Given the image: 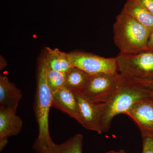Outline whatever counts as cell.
Wrapping results in <instances>:
<instances>
[{
	"label": "cell",
	"mask_w": 153,
	"mask_h": 153,
	"mask_svg": "<svg viewBox=\"0 0 153 153\" xmlns=\"http://www.w3.org/2000/svg\"><path fill=\"white\" fill-rule=\"evenodd\" d=\"M124 80L119 72L89 75L86 85L77 94L92 103H105L112 98Z\"/></svg>",
	"instance_id": "5"
},
{
	"label": "cell",
	"mask_w": 153,
	"mask_h": 153,
	"mask_svg": "<svg viewBox=\"0 0 153 153\" xmlns=\"http://www.w3.org/2000/svg\"><path fill=\"white\" fill-rule=\"evenodd\" d=\"M104 153H128L123 150L121 149L118 151H110Z\"/></svg>",
	"instance_id": "21"
},
{
	"label": "cell",
	"mask_w": 153,
	"mask_h": 153,
	"mask_svg": "<svg viewBox=\"0 0 153 153\" xmlns=\"http://www.w3.org/2000/svg\"><path fill=\"white\" fill-rule=\"evenodd\" d=\"M118 72L129 82L153 79V52L120 53L116 57Z\"/></svg>",
	"instance_id": "4"
},
{
	"label": "cell",
	"mask_w": 153,
	"mask_h": 153,
	"mask_svg": "<svg viewBox=\"0 0 153 153\" xmlns=\"http://www.w3.org/2000/svg\"><path fill=\"white\" fill-rule=\"evenodd\" d=\"M23 126V120L10 110L0 108V140L18 135Z\"/></svg>",
	"instance_id": "12"
},
{
	"label": "cell",
	"mask_w": 153,
	"mask_h": 153,
	"mask_svg": "<svg viewBox=\"0 0 153 153\" xmlns=\"http://www.w3.org/2000/svg\"><path fill=\"white\" fill-rule=\"evenodd\" d=\"M47 55L44 58L47 68L51 70L66 72L73 67L68 59L67 53L61 52L57 48L46 47Z\"/></svg>",
	"instance_id": "14"
},
{
	"label": "cell",
	"mask_w": 153,
	"mask_h": 153,
	"mask_svg": "<svg viewBox=\"0 0 153 153\" xmlns=\"http://www.w3.org/2000/svg\"><path fill=\"white\" fill-rule=\"evenodd\" d=\"M67 56L72 66L89 75L118 72L116 57H105L79 51L67 53Z\"/></svg>",
	"instance_id": "6"
},
{
	"label": "cell",
	"mask_w": 153,
	"mask_h": 153,
	"mask_svg": "<svg viewBox=\"0 0 153 153\" xmlns=\"http://www.w3.org/2000/svg\"><path fill=\"white\" fill-rule=\"evenodd\" d=\"M142 153H153V137H143Z\"/></svg>",
	"instance_id": "17"
},
{
	"label": "cell",
	"mask_w": 153,
	"mask_h": 153,
	"mask_svg": "<svg viewBox=\"0 0 153 153\" xmlns=\"http://www.w3.org/2000/svg\"><path fill=\"white\" fill-rule=\"evenodd\" d=\"M22 97L21 91L7 76L0 75V108L16 112Z\"/></svg>",
	"instance_id": "10"
},
{
	"label": "cell",
	"mask_w": 153,
	"mask_h": 153,
	"mask_svg": "<svg viewBox=\"0 0 153 153\" xmlns=\"http://www.w3.org/2000/svg\"><path fill=\"white\" fill-rule=\"evenodd\" d=\"M133 83L141 85L150 90L153 91V79L139 81V82H133Z\"/></svg>",
	"instance_id": "18"
},
{
	"label": "cell",
	"mask_w": 153,
	"mask_h": 153,
	"mask_svg": "<svg viewBox=\"0 0 153 153\" xmlns=\"http://www.w3.org/2000/svg\"><path fill=\"white\" fill-rule=\"evenodd\" d=\"M153 91L125 79L112 98L103 103L102 115V133L109 129L113 118L117 115L126 114L134 103L152 97Z\"/></svg>",
	"instance_id": "2"
},
{
	"label": "cell",
	"mask_w": 153,
	"mask_h": 153,
	"mask_svg": "<svg viewBox=\"0 0 153 153\" xmlns=\"http://www.w3.org/2000/svg\"><path fill=\"white\" fill-rule=\"evenodd\" d=\"M123 10L151 31L153 30V15L138 0H127Z\"/></svg>",
	"instance_id": "13"
},
{
	"label": "cell",
	"mask_w": 153,
	"mask_h": 153,
	"mask_svg": "<svg viewBox=\"0 0 153 153\" xmlns=\"http://www.w3.org/2000/svg\"><path fill=\"white\" fill-rule=\"evenodd\" d=\"M47 65L44 59L38 66L35 95V113L38 127V135L33 146H41L52 139L49 130V116L52 107V91L47 82Z\"/></svg>",
	"instance_id": "3"
},
{
	"label": "cell",
	"mask_w": 153,
	"mask_h": 153,
	"mask_svg": "<svg viewBox=\"0 0 153 153\" xmlns=\"http://www.w3.org/2000/svg\"><path fill=\"white\" fill-rule=\"evenodd\" d=\"M83 137L77 134L60 144L52 140L48 145L33 149L36 153H82Z\"/></svg>",
	"instance_id": "11"
},
{
	"label": "cell",
	"mask_w": 153,
	"mask_h": 153,
	"mask_svg": "<svg viewBox=\"0 0 153 153\" xmlns=\"http://www.w3.org/2000/svg\"><path fill=\"white\" fill-rule=\"evenodd\" d=\"M125 114L136 124L142 137H153V100L152 97L136 102Z\"/></svg>",
	"instance_id": "7"
},
{
	"label": "cell",
	"mask_w": 153,
	"mask_h": 153,
	"mask_svg": "<svg viewBox=\"0 0 153 153\" xmlns=\"http://www.w3.org/2000/svg\"><path fill=\"white\" fill-rule=\"evenodd\" d=\"M151 32L122 10L114 24V41L120 53H137L146 51Z\"/></svg>",
	"instance_id": "1"
},
{
	"label": "cell",
	"mask_w": 153,
	"mask_h": 153,
	"mask_svg": "<svg viewBox=\"0 0 153 153\" xmlns=\"http://www.w3.org/2000/svg\"><path fill=\"white\" fill-rule=\"evenodd\" d=\"M47 82L52 92L64 86L66 72H60L49 69L47 67Z\"/></svg>",
	"instance_id": "16"
},
{
	"label": "cell",
	"mask_w": 153,
	"mask_h": 153,
	"mask_svg": "<svg viewBox=\"0 0 153 153\" xmlns=\"http://www.w3.org/2000/svg\"><path fill=\"white\" fill-rule=\"evenodd\" d=\"M89 75L76 67H71L66 72L64 87L78 93L87 83Z\"/></svg>",
	"instance_id": "15"
},
{
	"label": "cell",
	"mask_w": 153,
	"mask_h": 153,
	"mask_svg": "<svg viewBox=\"0 0 153 153\" xmlns=\"http://www.w3.org/2000/svg\"><path fill=\"white\" fill-rule=\"evenodd\" d=\"M152 99L153 100V93H152Z\"/></svg>",
	"instance_id": "22"
},
{
	"label": "cell",
	"mask_w": 153,
	"mask_h": 153,
	"mask_svg": "<svg viewBox=\"0 0 153 153\" xmlns=\"http://www.w3.org/2000/svg\"><path fill=\"white\" fill-rule=\"evenodd\" d=\"M153 15V0H138Z\"/></svg>",
	"instance_id": "19"
},
{
	"label": "cell",
	"mask_w": 153,
	"mask_h": 153,
	"mask_svg": "<svg viewBox=\"0 0 153 153\" xmlns=\"http://www.w3.org/2000/svg\"><path fill=\"white\" fill-rule=\"evenodd\" d=\"M146 50L153 52V30L151 31L150 34Z\"/></svg>",
	"instance_id": "20"
},
{
	"label": "cell",
	"mask_w": 153,
	"mask_h": 153,
	"mask_svg": "<svg viewBox=\"0 0 153 153\" xmlns=\"http://www.w3.org/2000/svg\"><path fill=\"white\" fill-rule=\"evenodd\" d=\"M78 103L79 123L88 130L103 133L101 125L103 103H94L88 101L78 94L74 93Z\"/></svg>",
	"instance_id": "8"
},
{
	"label": "cell",
	"mask_w": 153,
	"mask_h": 153,
	"mask_svg": "<svg viewBox=\"0 0 153 153\" xmlns=\"http://www.w3.org/2000/svg\"><path fill=\"white\" fill-rule=\"evenodd\" d=\"M52 94V107L65 113L79 123V108L74 92L63 86Z\"/></svg>",
	"instance_id": "9"
}]
</instances>
